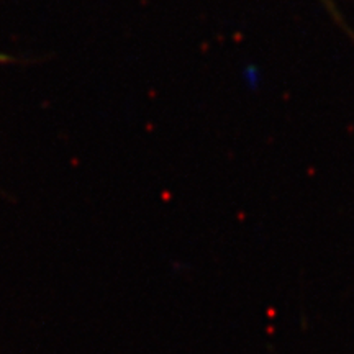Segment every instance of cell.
Listing matches in <instances>:
<instances>
[{"mask_svg":"<svg viewBox=\"0 0 354 354\" xmlns=\"http://www.w3.org/2000/svg\"><path fill=\"white\" fill-rule=\"evenodd\" d=\"M0 59H2V56H0Z\"/></svg>","mask_w":354,"mask_h":354,"instance_id":"6da1fadb","label":"cell"}]
</instances>
